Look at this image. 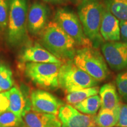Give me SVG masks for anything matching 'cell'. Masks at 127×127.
<instances>
[{"label": "cell", "instance_id": "6da1fadb", "mask_svg": "<svg viewBox=\"0 0 127 127\" xmlns=\"http://www.w3.org/2000/svg\"><path fill=\"white\" fill-rule=\"evenodd\" d=\"M41 43L58 59L72 60L76 53V42L55 21L46 25L41 34Z\"/></svg>", "mask_w": 127, "mask_h": 127}, {"label": "cell", "instance_id": "7a4b0ae2", "mask_svg": "<svg viewBox=\"0 0 127 127\" xmlns=\"http://www.w3.org/2000/svg\"><path fill=\"white\" fill-rule=\"evenodd\" d=\"M104 8L100 0H82L78 7L84 33L95 47L104 41L99 31Z\"/></svg>", "mask_w": 127, "mask_h": 127}, {"label": "cell", "instance_id": "3957f363", "mask_svg": "<svg viewBox=\"0 0 127 127\" xmlns=\"http://www.w3.org/2000/svg\"><path fill=\"white\" fill-rule=\"evenodd\" d=\"M8 5L6 38L9 45L17 46L27 38V2L26 0H8Z\"/></svg>", "mask_w": 127, "mask_h": 127}, {"label": "cell", "instance_id": "277c9868", "mask_svg": "<svg viewBox=\"0 0 127 127\" xmlns=\"http://www.w3.org/2000/svg\"><path fill=\"white\" fill-rule=\"evenodd\" d=\"M99 81L78 67L72 60L62 64L58 74L59 87L66 94L98 85Z\"/></svg>", "mask_w": 127, "mask_h": 127}, {"label": "cell", "instance_id": "5b68a950", "mask_svg": "<svg viewBox=\"0 0 127 127\" xmlns=\"http://www.w3.org/2000/svg\"><path fill=\"white\" fill-rule=\"evenodd\" d=\"M72 61L78 67L98 81L106 79L108 75L104 57L93 47H82L77 50Z\"/></svg>", "mask_w": 127, "mask_h": 127}, {"label": "cell", "instance_id": "8992f818", "mask_svg": "<svg viewBox=\"0 0 127 127\" xmlns=\"http://www.w3.org/2000/svg\"><path fill=\"white\" fill-rule=\"evenodd\" d=\"M62 64L27 63L25 75L41 88L54 90L59 87L58 74Z\"/></svg>", "mask_w": 127, "mask_h": 127}, {"label": "cell", "instance_id": "52a82bcc", "mask_svg": "<svg viewBox=\"0 0 127 127\" xmlns=\"http://www.w3.org/2000/svg\"><path fill=\"white\" fill-rule=\"evenodd\" d=\"M55 21L77 45L83 47H91L93 45L84 33L79 17L72 11L64 8L59 9L55 14Z\"/></svg>", "mask_w": 127, "mask_h": 127}, {"label": "cell", "instance_id": "ba28073f", "mask_svg": "<svg viewBox=\"0 0 127 127\" xmlns=\"http://www.w3.org/2000/svg\"><path fill=\"white\" fill-rule=\"evenodd\" d=\"M101 51L105 61L115 70L127 68V42L112 41L104 43Z\"/></svg>", "mask_w": 127, "mask_h": 127}, {"label": "cell", "instance_id": "9c48e42d", "mask_svg": "<svg viewBox=\"0 0 127 127\" xmlns=\"http://www.w3.org/2000/svg\"><path fill=\"white\" fill-rule=\"evenodd\" d=\"M30 104L31 110L55 115L58 114L60 107L64 105L58 98L43 90L32 91L30 95Z\"/></svg>", "mask_w": 127, "mask_h": 127}, {"label": "cell", "instance_id": "30bf717a", "mask_svg": "<svg viewBox=\"0 0 127 127\" xmlns=\"http://www.w3.org/2000/svg\"><path fill=\"white\" fill-rule=\"evenodd\" d=\"M61 127H95L94 115L80 113L69 104H64L58 111Z\"/></svg>", "mask_w": 127, "mask_h": 127}, {"label": "cell", "instance_id": "8fae6325", "mask_svg": "<svg viewBox=\"0 0 127 127\" xmlns=\"http://www.w3.org/2000/svg\"><path fill=\"white\" fill-rule=\"evenodd\" d=\"M48 12L44 5L35 2L30 7L27 15V28L32 35H37L47 25Z\"/></svg>", "mask_w": 127, "mask_h": 127}, {"label": "cell", "instance_id": "7c38bea8", "mask_svg": "<svg viewBox=\"0 0 127 127\" xmlns=\"http://www.w3.org/2000/svg\"><path fill=\"white\" fill-rule=\"evenodd\" d=\"M22 117L25 127H61V121L54 114L26 109Z\"/></svg>", "mask_w": 127, "mask_h": 127}, {"label": "cell", "instance_id": "4fadbf2b", "mask_svg": "<svg viewBox=\"0 0 127 127\" xmlns=\"http://www.w3.org/2000/svg\"><path fill=\"white\" fill-rule=\"evenodd\" d=\"M99 31L103 39L105 41H118L121 39L120 21L105 6L103 9Z\"/></svg>", "mask_w": 127, "mask_h": 127}, {"label": "cell", "instance_id": "5bb4252c", "mask_svg": "<svg viewBox=\"0 0 127 127\" xmlns=\"http://www.w3.org/2000/svg\"><path fill=\"white\" fill-rule=\"evenodd\" d=\"M21 60L26 63L62 64V61L38 44L26 48L21 56Z\"/></svg>", "mask_w": 127, "mask_h": 127}, {"label": "cell", "instance_id": "9a60e30c", "mask_svg": "<svg viewBox=\"0 0 127 127\" xmlns=\"http://www.w3.org/2000/svg\"><path fill=\"white\" fill-rule=\"evenodd\" d=\"M99 92L101 101V109H112L121 104L117 88L112 83L104 84Z\"/></svg>", "mask_w": 127, "mask_h": 127}, {"label": "cell", "instance_id": "2e32d148", "mask_svg": "<svg viewBox=\"0 0 127 127\" xmlns=\"http://www.w3.org/2000/svg\"><path fill=\"white\" fill-rule=\"evenodd\" d=\"M121 104L112 109H101L96 115H94L95 127H113L118 122Z\"/></svg>", "mask_w": 127, "mask_h": 127}, {"label": "cell", "instance_id": "e0dca14e", "mask_svg": "<svg viewBox=\"0 0 127 127\" xmlns=\"http://www.w3.org/2000/svg\"><path fill=\"white\" fill-rule=\"evenodd\" d=\"M9 106L8 111L23 117L26 109V102L22 92L18 87H14L8 91Z\"/></svg>", "mask_w": 127, "mask_h": 127}, {"label": "cell", "instance_id": "ac0fdd59", "mask_svg": "<svg viewBox=\"0 0 127 127\" xmlns=\"http://www.w3.org/2000/svg\"><path fill=\"white\" fill-rule=\"evenodd\" d=\"M101 105V98L99 95H95L74 105V107L84 114L95 115L99 110Z\"/></svg>", "mask_w": 127, "mask_h": 127}, {"label": "cell", "instance_id": "d6986e66", "mask_svg": "<svg viewBox=\"0 0 127 127\" xmlns=\"http://www.w3.org/2000/svg\"><path fill=\"white\" fill-rule=\"evenodd\" d=\"M105 7L120 21H127V0H105Z\"/></svg>", "mask_w": 127, "mask_h": 127}, {"label": "cell", "instance_id": "ffe728a7", "mask_svg": "<svg viewBox=\"0 0 127 127\" xmlns=\"http://www.w3.org/2000/svg\"><path fill=\"white\" fill-rule=\"evenodd\" d=\"M99 91V87L96 86L73 91L67 94L66 101L68 104L74 105L90 96L97 95Z\"/></svg>", "mask_w": 127, "mask_h": 127}, {"label": "cell", "instance_id": "44dd1931", "mask_svg": "<svg viewBox=\"0 0 127 127\" xmlns=\"http://www.w3.org/2000/svg\"><path fill=\"white\" fill-rule=\"evenodd\" d=\"M14 84L12 71L7 65L0 60V91H6Z\"/></svg>", "mask_w": 127, "mask_h": 127}, {"label": "cell", "instance_id": "7402d4cb", "mask_svg": "<svg viewBox=\"0 0 127 127\" xmlns=\"http://www.w3.org/2000/svg\"><path fill=\"white\" fill-rule=\"evenodd\" d=\"M24 123L22 117L7 111L0 114V127H24Z\"/></svg>", "mask_w": 127, "mask_h": 127}, {"label": "cell", "instance_id": "603a6c76", "mask_svg": "<svg viewBox=\"0 0 127 127\" xmlns=\"http://www.w3.org/2000/svg\"><path fill=\"white\" fill-rule=\"evenodd\" d=\"M8 12V0H0V34H3L7 30Z\"/></svg>", "mask_w": 127, "mask_h": 127}, {"label": "cell", "instance_id": "cb8c5ba5", "mask_svg": "<svg viewBox=\"0 0 127 127\" xmlns=\"http://www.w3.org/2000/svg\"><path fill=\"white\" fill-rule=\"evenodd\" d=\"M116 84L120 95L127 100V71L118 74L116 78Z\"/></svg>", "mask_w": 127, "mask_h": 127}, {"label": "cell", "instance_id": "d4e9b609", "mask_svg": "<svg viewBox=\"0 0 127 127\" xmlns=\"http://www.w3.org/2000/svg\"><path fill=\"white\" fill-rule=\"evenodd\" d=\"M9 106L8 91L0 92V114L8 111Z\"/></svg>", "mask_w": 127, "mask_h": 127}, {"label": "cell", "instance_id": "484cf974", "mask_svg": "<svg viewBox=\"0 0 127 127\" xmlns=\"http://www.w3.org/2000/svg\"><path fill=\"white\" fill-rule=\"evenodd\" d=\"M116 126L127 127V104L121 105L120 115Z\"/></svg>", "mask_w": 127, "mask_h": 127}, {"label": "cell", "instance_id": "4316f807", "mask_svg": "<svg viewBox=\"0 0 127 127\" xmlns=\"http://www.w3.org/2000/svg\"><path fill=\"white\" fill-rule=\"evenodd\" d=\"M121 37L125 42H127V21H120Z\"/></svg>", "mask_w": 127, "mask_h": 127}, {"label": "cell", "instance_id": "83f0119b", "mask_svg": "<svg viewBox=\"0 0 127 127\" xmlns=\"http://www.w3.org/2000/svg\"><path fill=\"white\" fill-rule=\"evenodd\" d=\"M43 1L47 2L53 3V4H60V3L63 2L64 0H43Z\"/></svg>", "mask_w": 127, "mask_h": 127}, {"label": "cell", "instance_id": "f1b7e54d", "mask_svg": "<svg viewBox=\"0 0 127 127\" xmlns=\"http://www.w3.org/2000/svg\"><path fill=\"white\" fill-rule=\"evenodd\" d=\"M69 1H71L72 2H74V3H77L78 2L79 0H69Z\"/></svg>", "mask_w": 127, "mask_h": 127}, {"label": "cell", "instance_id": "f546056e", "mask_svg": "<svg viewBox=\"0 0 127 127\" xmlns=\"http://www.w3.org/2000/svg\"><path fill=\"white\" fill-rule=\"evenodd\" d=\"M116 127H118V126H117Z\"/></svg>", "mask_w": 127, "mask_h": 127}, {"label": "cell", "instance_id": "4dcf8cb0", "mask_svg": "<svg viewBox=\"0 0 127 127\" xmlns=\"http://www.w3.org/2000/svg\"><path fill=\"white\" fill-rule=\"evenodd\" d=\"M0 92H1V91H0Z\"/></svg>", "mask_w": 127, "mask_h": 127}]
</instances>
